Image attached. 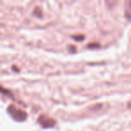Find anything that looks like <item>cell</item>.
<instances>
[{
	"mask_svg": "<svg viewBox=\"0 0 131 131\" xmlns=\"http://www.w3.org/2000/svg\"><path fill=\"white\" fill-rule=\"evenodd\" d=\"M33 13H34V15H36V16H38V17H41L42 16V12H41V10H40V8H39V7L35 8Z\"/></svg>",
	"mask_w": 131,
	"mask_h": 131,
	"instance_id": "obj_4",
	"label": "cell"
},
{
	"mask_svg": "<svg viewBox=\"0 0 131 131\" xmlns=\"http://www.w3.org/2000/svg\"><path fill=\"white\" fill-rule=\"evenodd\" d=\"M124 13H125V17L127 18V20L131 21V0H126L125 1Z\"/></svg>",
	"mask_w": 131,
	"mask_h": 131,
	"instance_id": "obj_2",
	"label": "cell"
},
{
	"mask_svg": "<svg viewBox=\"0 0 131 131\" xmlns=\"http://www.w3.org/2000/svg\"><path fill=\"white\" fill-rule=\"evenodd\" d=\"M117 2H118V0H105L106 5H107V6L110 8V9L114 7V6L117 5Z\"/></svg>",
	"mask_w": 131,
	"mask_h": 131,
	"instance_id": "obj_3",
	"label": "cell"
},
{
	"mask_svg": "<svg viewBox=\"0 0 131 131\" xmlns=\"http://www.w3.org/2000/svg\"><path fill=\"white\" fill-rule=\"evenodd\" d=\"M8 110H9L10 114H11L12 116L14 117V118H15V119H17V120H24V119H25L26 114L24 112V111H20V110L16 109V108H14L13 111H11L10 109H8Z\"/></svg>",
	"mask_w": 131,
	"mask_h": 131,
	"instance_id": "obj_1",
	"label": "cell"
}]
</instances>
